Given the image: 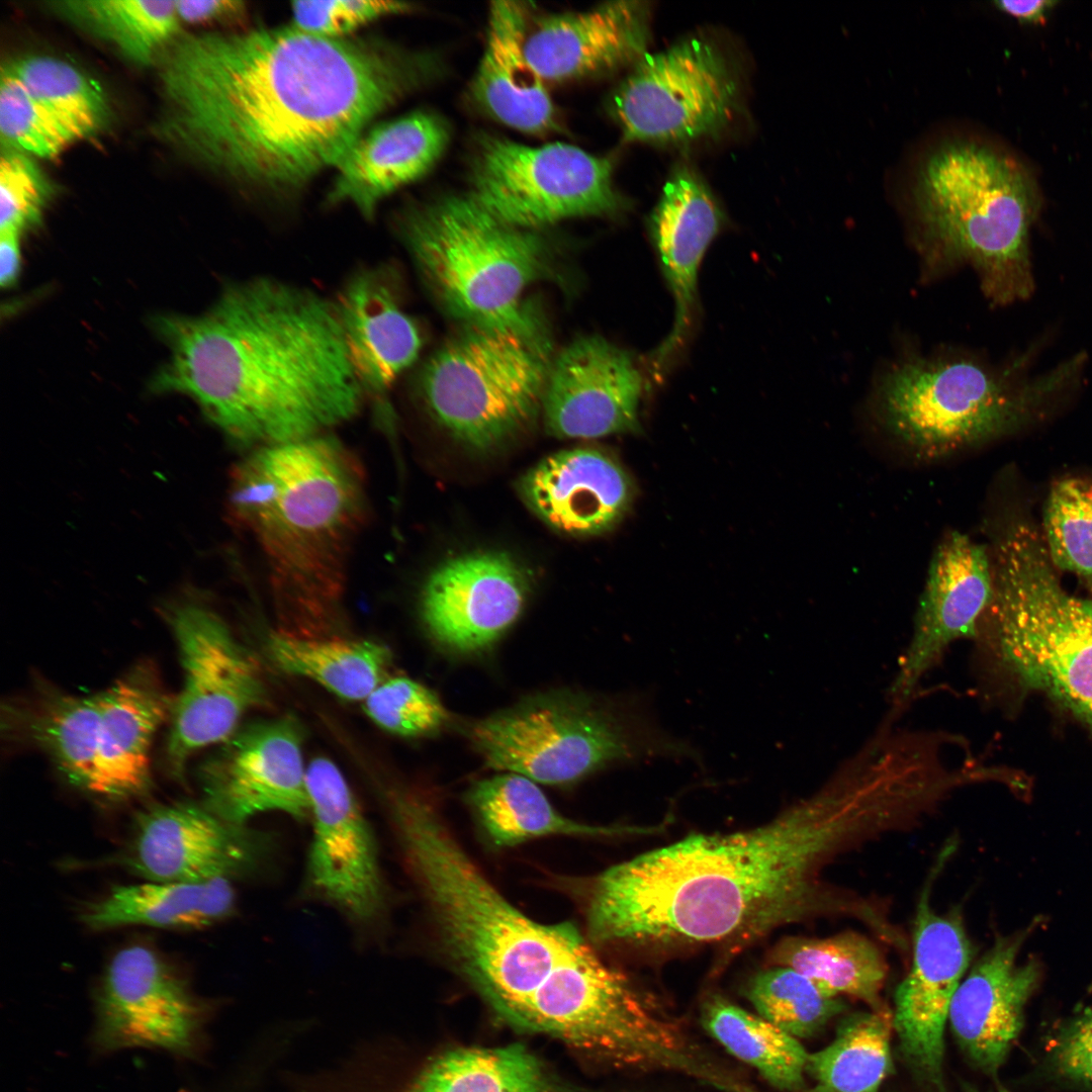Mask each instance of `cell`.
<instances>
[{"mask_svg": "<svg viewBox=\"0 0 1092 1092\" xmlns=\"http://www.w3.org/2000/svg\"><path fill=\"white\" fill-rule=\"evenodd\" d=\"M1030 928L997 937L963 979L952 999L948 1022L971 1064L1006 1092L999 1071L1024 1025L1025 1008L1040 985L1043 967L1035 957L1021 959Z\"/></svg>", "mask_w": 1092, "mask_h": 1092, "instance_id": "22", "label": "cell"}, {"mask_svg": "<svg viewBox=\"0 0 1092 1092\" xmlns=\"http://www.w3.org/2000/svg\"><path fill=\"white\" fill-rule=\"evenodd\" d=\"M169 617L184 686L171 714L167 760L181 778L190 756L230 738L244 715L265 702L267 692L255 658L218 615L183 604Z\"/></svg>", "mask_w": 1092, "mask_h": 1092, "instance_id": "14", "label": "cell"}, {"mask_svg": "<svg viewBox=\"0 0 1092 1092\" xmlns=\"http://www.w3.org/2000/svg\"><path fill=\"white\" fill-rule=\"evenodd\" d=\"M397 291L390 267L379 264L352 275L335 301L363 391L373 396L387 395L423 343Z\"/></svg>", "mask_w": 1092, "mask_h": 1092, "instance_id": "28", "label": "cell"}, {"mask_svg": "<svg viewBox=\"0 0 1092 1092\" xmlns=\"http://www.w3.org/2000/svg\"><path fill=\"white\" fill-rule=\"evenodd\" d=\"M770 964L791 968L808 978L823 993L846 995L883 1009L881 992L888 964L881 949L856 931L822 938L791 936L771 950Z\"/></svg>", "mask_w": 1092, "mask_h": 1092, "instance_id": "35", "label": "cell"}, {"mask_svg": "<svg viewBox=\"0 0 1092 1092\" xmlns=\"http://www.w3.org/2000/svg\"><path fill=\"white\" fill-rule=\"evenodd\" d=\"M529 9L522 2H492L485 47L471 85L475 102L496 120L528 133L557 130L545 81L529 62L525 40Z\"/></svg>", "mask_w": 1092, "mask_h": 1092, "instance_id": "30", "label": "cell"}, {"mask_svg": "<svg viewBox=\"0 0 1092 1092\" xmlns=\"http://www.w3.org/2000/svg\"><path fill=\"white\" fill-rule=\"evenodd\" d=\"M306 786L311 838L303 892L358 933L378 936L388 922L390 894L372 827L331 759L308 763Z\"/></svg>", "mask_w": 1092, "mask_h": 1092, "instance_id": "15", "label": "cell"}, {"mask_svg": "<svg viewBox=\"0 0 1092 1092\" xmlns=\"http://www.w3.org/2000/svg\"><path fill=\"white\" fill-rule=\"evenodd\" d=\"M915 196L926 235L949 259L971 263L991 299L1031 294L1028 238L1038 201L1017 163L985 146L951 143L927 159Z\"/></svg>", "mask_w": 1092, "mask_h": 1092, "instance_id": "8", "label": "cell"}, {"mask_svg": "<svg viewBox=\"0 0 1092 1092\" xmlns=\"http://www.w3.org/2000/svg\"><path fill=\"white\" fill-rule=\"evenodd\" d=\"M60 121L75 141L91 138L111 121L101 85L75 65L48 55H29L4 66Z\"/></svg>", "mask_w": 1092, "mask_h": 1092, "instance_id": "40", "label": "cell"}, {"mask_svg": "<svg viewBox=\"0 0 1092 1092\" xmlns=\"http://www.w3.org/2000/svg\"><path fill=\"white\" fill-rule=\"evenodd\" d=\"M469 736L489 767L547 785L570 784L618 762L698 757L662 729L641 697L543 694L475 722Z\"/></svg>", "mask_w": 1092, "mask_h": 1092, "instance_id": "9", "label": "cell"}, {"mask_svg": "<svg viewBox=\"0 0 1092 1092\" xmlns=\"http://www.w3.org/2000/svg\"><path fill=\"white\" fill-rule=\"evenodd\" d=\"M528 508L552 529L571 536L604 534L629 511L634 485L613 455L576 447L547 456L519 481Z\"/></svg>", "mask_w": 1092, "mask_h": 1092, "instance_id": "25", "label": "cell"}, {"mask_svg": "<svg viewBox=\"0 0 1092 1092\" xmlns=\"http://www.w3.org/2000/svg\"><path fill=\"white\" fill-rule=\"evenodd\" d=\"M6 736L46 753L73 786L92 794L100 737L99 696L44 690L8 704Z\"/></svg>", "mask_w": 1092, "mask_h": 1092, "instance_id": "31", "label": "cell"}, {"mask_svg": "<svg viewBox=\"0 0 1092 1092\" xmlns=\"http://www.w3.org/2000/svg\"><path fill=\"white\" fill-rule=\"evenodd\" d=\"M234 880L215 878L198 883L155 882L115 886L89 903L81 921L95 931L128 925L173 929H203L235 913Z\"/></svg>", "mask_w": 1092, "mask_h": 1092, "instance_id": "32", "label": "cell"}, {"mask_svg": "<svg viewBox=\"0 0 1092 1092\" xmlns=\"http://www.w3.org/2000/svg\"><path fill=\"white\" fill-rule=\"evenodd\" d=\"M552 362L547 334L466 326L424 364L418 388L446 432L473 450L488 451L536 420Z\"/></svg>", "mask_w": 1092, "mask_h": 1092, "instance_id": "11", "label": "cell"}, {"mask_svg": "<svg viewBox=\"0 0 1092 1092\" xmlns=\"http://www.w3.org/2000/svg\"><path fill=\"white\" fill-rule=\"evenodd\" d=\"M303 736L291 715L236 730L202 768L203 804L241 826L266 812L309 820Z\"/></svg>", "mask_w": 1092, "mask_h": 1092, "instance_id": "19", "label": "cell"}, {"mask_svg": "<svg viewBox=\"0 0 1092 1092\" xmlns=\"http://www.w3.org/2000/svg\"><path fill=\"white\" fill-rule=\"evenodd\" d=\"M1040 1077L1073 1092H1092V1005L1062 1019L1049 1034Z\"/></svg>", "mask_w": 1092, "mask_h": 1092, "instance_id": "45", "label": "cell"}, {"mask_svg": "<svg viewBox=\"0 0 1092 1092\" xmlns=\"http://www.w3.org/2000/svg\"><path fill=\"white\" fill-rule=\"evenodd\" d=\"M364 711L381 729L402 737L432 734L449 721L439 697L406 676L386 677L364 700Z\"/></svg>", "mask_w": 1092, "mask_h": 1092, "instance_id": "44", "label": "cell"}, {"mask_svg": "<svg viewBox=\"0 0 1092 1092\" xmlns=\"http://www.w3.org/2000/svg\"><path fill=\"white\" fill-rule=\"evenodd\" d=\"M734 1092H760V1091H758L756 1088L752 1087L751 1085H749V1084H747V1083H745V1082H743L741 1080L738 1083V1085L735 1087Z\"/></svg>", "mask_w": 1092, "mask_h": 1092, "instance_id": "51", "label": "cell"}, {"mask_svg": "<svg viewBox=\"0 0 1092 1092\" xmlns=\"http://www.w3.org/2000/svg\"><path fill=\"white\" fill-rule=\"evenodd\" d=\"M98 696L100 737L92 795L112 801L142 795L151 786L154 735L171 717L175 698L148 661L135 664Z\"/></svg>", "mask_w": 1092, "mask_h": 1092, "instance_id": "27", "label": "cell"}, {"mask_svg": "<svg viewBox=\"0 0 1092 1092\" xmlns=\"http://www.w3.org/2000/svg\"><path fill=\"white\" fill-rule=\"evenodd\" d=\"M393 839L450 963L503 1019L617 1068L646 1072L667 1057L675 1015L574 924H544L515 907L435 808L406 814Z\"/></svg>", "mask_w": 1092, "mask_h": 1092, "instance_id": "3", "label": "cell"}, {"mask_svg": "<svg viewBox=\"0 0 1092 1092\" xmlns=\"http://www.w3.org/2000/svg\"><path fill=\"white\" fill-rule=\"evenodd\" d=\"M1079 357L1034 379L1014 380L968 358L916 359L881 381L884 428L916 457L934 460L1019 428L1078 380Z\"/></svg>", "mask_w": 1092, "mask_h": 1092, "instance_id": "10", "label": "cell"}, {"mask_svg": "<svg viewBox=\"0 0 1092 1092\" xmlns=\"http://www.w3.org/2000/svg\"><path fill=\"white\" fill-rule=\"evenodd\" d=\"M643 380L630 354L582 336L552 362L542 403L545 429L564 439H593L640 429Z\"/></svg>", "mask_w": 1092, "mask_h": 1092, "instance_id": "23", "label": "cell"}, {"mask_svg": "<svg viewBox=\"0 0 1092 1092\" xmlns=\"http://www.w3.org/2000/svg\"><path fill=\"white\" fill-rule=\"evenodd\" d=\"M407 1092H588L554 1075L524 1046L462 1048L434 1060Z\"/></svg>", "mask_w": 1092, "mask_h": 1092, "instance_id": "36", "label": "cell"}, {"mask_svg": "<svg viewBox=\"0 0 1092 1092\" xmlns=\"http://www.w3.org/2000/svg\"><path fill=\"white\" fill-rule=\"evenodd\" d=\"M701 1023L731 1056L771 1087L795 1092L805 1085L809 1053L800 1039L719 994L702 1004Z\"/></svg>", "mask_w": 1092, "mask_h": 1092, "instance_id": "37", "label": "cell"}, {"mask_svg": "<svg viewBox=\"0 0 1092 1092\" xmlns=\"http://www.w3.org/2000/svg\"><path fill=\"white\" fill-rule=\"evenodd\" d=\"M449 136L446 122L427 111L374 126L357 139L336 168L330 201L347 202L371 218L385 197L436 164Z\"/></svg>", "mask_w": 1092, "mask_h": 1092, "instance_id": "29", "label": "cell"}, {"mask_svg": "<svg viewBox=\"0 0 1092 1092\" xmlns=\"http://www.w3.org/2000/svg\"><path fill=\"white\" fill-rule=\"evenodd\" d=\"M739 97V80L722 50L704 36H691L645 53L609 107L628 142L680 143L725 127Z\"/></svg>", "mask_w": 1092, "mask_h": 1092, "instance_id": "13", "label": "cell"}, {"mask_svg": "<svg viewBox=\"0 0 1092 1092\" xmlns=\"http://www.w3.org/2000/svg\"><path fill=\"white\" fill-rule=\"evenodd\" d=\"M267 651L282 671L308 678L347 701H364L385 678L389 648L377 641L273 632Z\"/></svg>", "mask_w": 1092, "mask_h": 1092, "instance_id": "33", "label": "cell"}, {"mask_svg": "<svg viewBox=\"0 0 1092 1092\" xmlns=\"http://www.w3.org/2000/svg\"><path fill=\"white\" fill-rule=\"evenodd\" d=\"M1057 4L1058 1L1054 0L994 2L997 9L1026 23L1042 22Z\"/></svg>", "mask_w": 1092, "mask_h": 1092, "instance_id": "50", "label": "cell"}, {"mask_svg": "<svg viewBox=\"0 0 1092 1092\" xmlns=\"http://www.w3.org/2000/svg\"><path fill=\"white\" fill-rule=\"evenodd\" d=\"M529 592V575L508 554L467 553L443 562L428 576L421 593V617L440 645L474 653L490 646L515 623Z\"/></svg>", "mask_w": 1092, "mask_h": 1092, "instance_id": "21", "label": "cell"}, {"mask_svg": "<svg viewBox=\"0 0 1092 1092\" xmlns=\"http://www.w3.org/2000/svg\"><path fill=\"white\" fill-rule=\"evenodd\" d=\"M1041 536L1053 565L1092 587V480L1066 478L1052 487Z\"/></svg>", "mask_w": 1092, "mask_h": 1092, "instance_id": "42", "label": "cell"}, {"mask_svg": "<svg viewBox=\"0 0 1092 1092\" xmlns=\"http://www.w3.org/2000/svg\"><path fill=\"white\" fill-rule=\"evenodd\" d=\"M993 590L985 546L959 531L944 535L932 554L912 634L889 688V715L899 717L910 705L952 644L975 638Z\"/></svg>", "mask_w": 1092, "mask_h": 1092, "instance_id": "18", "label": "cell"}, {"mask_svg": "<svg viewBox=\"0 0 1092 1092\" xmlns=\"http://www.w3.org/2000/svg\"><path fill=\"white\" fill-rule=\"evenodd\" d=\"M412 9L411 4L399 1H295L291 3V26L320 37L346 38L366 24Z\"/></svg>", "mask_w": 1092, "mask_h": 1092, "instance_id": "47", "label": "cell"}, {"mask_svg": "<svg viewBox=\"0 0 1092 1092\" xmlns=\"http://www.w3.org/2000/svg\"><path fill=\"white\" fill-rule=\"evenodd\" d=\"M0 135L2 148L40 158H53L75 140L5 67L0 79Z\"/></svg>", "mask_w": 1092, "mask_h": 1092, "instance_id": "43", "label": "cell"}, {"mask_svg": "<svg viewBox=\"0 0 1092 1092\" xmlns=\"http://www.w3.org/2000/svg\"><path fill=\"white\" fill-rule=\"evenodd\" d=\"M20 234L0 231V283L2 287L13 286L20 271Z\"/></svg>", "mask_w": 1092, "mask_h": 1092, "instance_id": "49", "label": "cell"}, {"mask_svg": "<svg viewBox=\"0 0 1092 1092\" xmlns=\"http://www.w3.org/2000/svg\"><path fill=\"white\" fill-rule=\"evenodd\" d=\"M745 996L759 1016L798 1039L815 1035L844 1009L839 997L823 993L797 971L777 965L754 975Z\"/></svg>", "mask_w": 1092, "mask_h": 1092, "instance_id": "41", "label": "cell"}, {"mask_svg": "<svg viewBox=\"0 0 1092 1092\" xmlns=\"http://www.w3.org/2000/svg\"><path fill=\"white\" fill-rule=\"evenodd\" d=\"M399 233L424 282L451 315L466 326L546 334L522 300L530 284L550 275V245L537 231L499 219L467 193L412 208Z\"/></svg>", "mask_w": 1092, "mask_h": 1092, "instance_id": "7", "label": "cell"}, {"mask_svg": "<svg viewBox=\"0 0 1092 1092\" xmlns=\"http://www.w3.org/2000/svg\"><path fill=\"white\" fill-rule=\"evenodd\" d=\"M228 509L267 562L283 629L329 626L366 513L356 457L325 434L258 447L232 472Z\"/></svg>", "mask_w": 1092, "mask_h": 1092, "instance_id": "5", "label": "cell"}, {"mask_svg": "<svg viewBox=\"0 0 1092 1092\" xmlns=\"http://www.w3.org/2000/svg\"><path fill=\"white\" fill-rule=\"evenodd\" d=\"M893 1028L884 1009L847 1016L829 1044L809 1054L811 1092H878L892 1069Z\"/></svg>", "mask_w": 1092, "mask_h": 1092, "instance_id": "39", "label": "cell"}, {"mask_svg": "<svg viewBox=\"0 0 1092 1092\" xmlns=\"http://www.w3.org/2000/svg\"><path fill=\"white\" fill-rule=\"evenodd\" d=\"M205 1004L154 946L134 942L107 964L95 993L93 1043L99 1052L152 1048L195 1052Z\"/></svg>", "mask_w": 1092, "mask_h": 1092, "instance_id": "16", "label": "cell"}, {"mask_svg": "<svg viewBox=\"0 0 1092 1092\" xmlns=\"http://www.w3.org/2000/svg\"><path fill=\"white\" fill-rule=\"evenodd\" d=\"M176 8L180 21L192 24L237 21L247 10L238 0H176Z\"/></svg>", "mask_w": 1092, "mask_h": 1092, "instance_id": "48", "label": "cell"}, {"mask_svg": "<svg viewBox=\"0 0 1092 1092\" xmlns=\"http://www.w3.org/2000/svg\"><path fill=\"white\" fill-rule=\"evenodd\" d=\"M991 560L994 590L973 639L978 653L1092 729V602L1064 589L1042 536L1024 519L1005 527Z\"/></svg>", "mask_w": 1092, "mask_h": 1092, "instance_id": "6", "label": "cell"}, {"mask_svg": "<svg viewBox=\"0 0 1092 1092\" xmlns=\"http://www.w3.org/2000/svg\"><path fill=\"white\" fill-rule=\"evenodd\" d=\"M964 1092H981V1091H980V1090H978V1089H976V1088H974V1087H971V1086H969V1087H967V1088L965 1089V1091H964Z\"/></svg>", "mask_w": 1092, "mask_h": 1092, "instance_id": "52", "label": "cell"}, {"mask_svg": "<svg viewBox=\"0 0 1092 1092\" xmlns=\"http://www.w3.org/2000/svg\"><path fill=\"white\" fill-rule=\"evenodd\" d=\"M614 163L563 143L530 147L494 134L476 139L469 195L499 219L537 231L563 219L622 211Z\"/></svg>", "mask_w": 1092, "mask_h": 1092, "instance_id": "12", "label": "cell"}, {"mask_svg": "<svg viewBox=\"0 0 1092 1092\" xmlns=\"http://www.w3.org/2000/svg\"><path fill=\"white\" fill-rule=\"evenodd\" d=\"M158 61L162 136L211 170L281 192L336 169L427 65L291 25L178 36Z\"/></svg>", "mask_w": 1092, "mask_h": 1092, "instance_id": "1", "label": "cell"}, {"mask_svg": "<svg viewBox=\"0 0 1092 1092\" xmlns=\"http://www.w3.org/2000/svg\"><path fill=\"white\" fill-rule=\"evenodd\" d=\"M51 194L48 178L29 155L2 148L0 231L21 235L38 223Z\"/></svg>", "mask_w": 1092, "mask_h": 1092, "instance_id": "46", "label": "cell"}, {"mask_svg": "<svg viewBox=\"0 0 1092 1092\" xmlns=\"http://www.w3.org/2000/svg\"><path fill=\"white\" fill-rule=\"evenodd\" d=\"M51 5L136 65L154 63L179 34L176 0H70Z\"/></svg>", "mask_w": 1092, "mask_h": 1092, "instance_id": "38", "label": "cell"}, {"mask_svg": "<svg viewBox=\"0 0 1092 1092\" xmlns=\"http://www.w3.org/2000/svg\"><path fill=\"white\" fill-rule=\"evenodd\" d=\"M724 220L717 199L697 172L686 165L675 168L648 219L675 307L672 329L652 355L657 369H663L688 337L700 265Z\"/></svg>", "mask_w": 1092, "mask_h": 1092, "instance_id": "26", "label": "cell"}, {"mask_svg": "<svg viewBox=\"0 0 1092 1092\" xmlns=\"http://www.w3.org/2000/svg\"><path fill=\"white\" fill-rule=\"evenodd\" d=\"M155 327L170 358L152 388L191 397L237 443L317 436L360 410L336 304L305 287L254 277L200 315H162Z\"/></svg>", "mask_w": 1092, "mask_h": 1092, "instance_id": "4", "label": "cell"}, {"mask_svg": "<svg viewBox=\"0 0 1092 1092\" xmlns=\"http://www.w3.org/2000/svg\"><path fill=\"white\" fill-rule=\"evenodd\" d=\"M269 844L265 833L230 823L203 803L173 802L136 816L122 862L145 881L235 880L260 866Z\"/></svg>", "mask_w": 1092, "mask_h": 1092, "instance_id": "20", "label": "cell"}, {"mask_svg": "<svg viewBox=\"0 0 1092 1092\" xmlns=\"http://www.w3.org/2000/svg\"><path fill=\"white\" fill-rule=\"evenodd\" d=\"M948 856L946 847L917 903L912 963L896 988L892 1014L902 1056L923 1082L938 1091L944 1084V1030L950 1005L973 959L961 911L938 914L930 904L933 877Z\"/></svg>", "mask_w": 1092, "mask_h": 1092, "instance_id": "17", "label": "cell"}, {"mask_svg": "<svg viewBox=\"0 0 1092 1092\" xmlns=\"http://www.w3.org/2000/svg\"><path fill=\"white\" fill-rule=\"evenodd\" d=\"M649 21L650 8L641 1L541 15L529 23L526 57L544 81L611 73L647 53Z\"/></svg>", "mask_w": 1092, "mask_h": 1092, "instance_id": "24", "label": "cell"}, {"mask_svg": "<svg viewBox=\"0 0 1092 1092\" xmlns=\"http://www.w3.org/2000/svg\"><path fill=\"white\" fill-rule=\"evenodd\" d=\"M894 827L884 787L860 768L839 765L816 792L766 824L691 834L600 874L587 904L589 937L736 949L819 915L853 916L872 925L878 909L830 887L821 874L836 857Z\"/></svg>", "mask_w": 1092, "mask_h": 1092, "instance_id": "2", "label": "cell"}, {"mask_svg": "<svg viewBox=\"0 0 1092 1092\" xmlns=\"http://www.w3.org/2000/svg\"><path fill=\"white\" fill-rule=\"evenodd\" d=\"M468 801L486 836L498 847L552 835L602 837L632 831L567 818L551 805L536 782L513 772L477 782L469 791Z\"/></svg>", "mask_w": 1092, "mask_h": 1092, "instance_id": "34", "label": "cell"}]
</instances>
